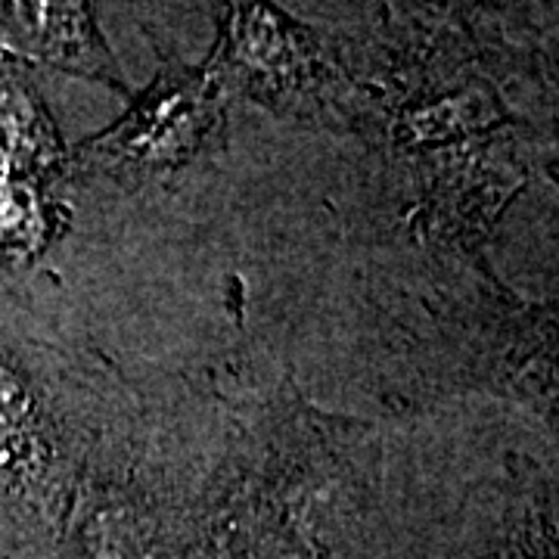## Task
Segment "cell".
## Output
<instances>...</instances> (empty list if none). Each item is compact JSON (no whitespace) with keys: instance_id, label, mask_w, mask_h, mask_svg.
Here are the masks:
<instances>
[{"instance_id":"obj_1","label":"cell","mask_w":559,"mask_h":559,"mask_svg":"<svg viewBox=\"0 0 559 559\" xmlns=\"http://www.w3.org/2000/svg\"><path fill=\"white\" fill-rule=\"evenodd\" d=\"M224 87L212 69L168 66L119 124L81 146V156L100 168H165L190 162L221 121Z\"/></svg>"},{"instance_id":"obj_3","label":"cell","mask_w":559,"mask_h":559,"mask_svg":"<svg viewBox=\"0 0 559 559\" xmlns=\"http://www.w3.org/2000/svg\"><path fill=\"white\" fill-rule=\"evenodd\" d=\"M10 10V40L22 53L128 94V81L87 3H16Z\"/></svg>"},{"instance_id":"obj_2","label":"cell","mask_w":559,"mask_h":559,"mask_svg":"<svg viewBox=\"0 0 559 559\" xmlns=\"http://www.w3.org/2000/svg\"><path fill=\"white\" fill-rule=\"evenodd\" d=\"M209 69L221 87L230 81L271 103L308 100L323 81L314 38L271 7H234Z\"/></svg>"},{"instance_id":"obj_4","label":"cell","mask_w":559,"mask_h":559,"mask_svg":"<svg viewBox=\"0 0 559 559\" xmlns=\"http://www.w3.org/2000/svg\"><path fill=\"white\" fill-rule=\"evenodd\" d=\"M495 119L491 106L479 97H457V100H444L441 106L426 109L423 116L414 119V131L426 138H448L457 131H476L481 124Z\"/></svg>"}]
</instances>
